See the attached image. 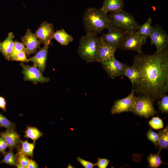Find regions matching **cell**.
<instances>
[{
    "label": "cell",
    "mask_w": 168,
    "mask_h": 168,
    "mask_svg": "<svg viewBox=\"0 0 168 168\" xmlns=\"http://www.w3.org/2000/svg\"><path fill=\"white\" fill-rule=\"evenodd\" d=\"M133 65L139 75L132 86L135 93L147 96L154 101L167 92L168 49L152 54H138L134 57Z\"/></svg>",
    "instance_id": "1"
},
{
    "label": "cell",
    "mask_w": 168,
    "mask_h": 168,
    "mask_svg": "<svg viewBox=\"0 0 168 168\" xmlns=\"http://www.w3.org/2000/svg\"><path fill=\"white\" fill-rule=\"evenodd\" d=\"M82 22L87 33L97 35L105 29L113 27L111 25L107 14L100 9L94 7L87 8L82 17Z\"/></svg>",
    "instance_id": "2"
},
{
    "label": "cell",
    "mask_w": 168,
    "mask_h": 168,
    "mask_svg": "<svg viewBox=\"0 0 168 168\" xmlns=\"http://www.w3.org/2000/svg\"><path fill=\"white\" fill-rule=\"evenodd\" d=\"M102 44L100 37L88 33L81 37L77 52L79 56L88 63L96 62L99 49Z\"/></svg>",
    "instance_id": "3"
},
{
    "label": "cell",
    "mask_w": 168,
    "mask_h": 168,
    "mask_svg": "<svg viewBox=\"0 0 168 168\" xmlns=\"http://www.w3.org/2000/svg\"><path fill=\"white\" fill-rule=\"evenodd\" d=\"M107 15L114 27L128 31L138 29L139 25L134 16L125 10L110 12Z\"/></svg>",
    "instance_id": "4"
},
{
    "label": "cell",
    "mask_w": 168,
    "mask_h": 168,
    "mask_svg": "<svg viewBox=\"0 0 168 168\" xmlns=\"http://www.w3.org/2000/svg\"><path fill=\"white\" fill-rule=\"evenodd\" d=\"M145 39L138 30L128 31L119 49L126 50H133L138 54L142 53V49L146 43Z\"/></svg>",
    "instance_id": "5"
},
{
    "label": "cell",
    "mask_w": 168,
    "mask_h": 168,
    "mask_svg": "<svg viewBox=\"0 0 168 168\" xmlns=\"http://www.w3.org/2000/svg\"><path fill=\"white\" fill-rule=\"evenodd\" d=\"M132 112L135 114L148 118L157 113L154 106L153 101L149 97L139 95L136 96L135 102Z\"/></svg>",
    "instance_id": "6"
},
{
    "label": "cell",
    "mask_w": 168,
    "mask_h": 168,
    "mask_svg": "<svg viewBox=\"0 0 168 168\" xmlns=\"http://www.w3.org/2000/svg\"><path fill=\"white\" fill-rule=\"evenodd\" d=\"M151 45H155L156 51L160 52L167 49L168 35L162 28L156 25L152 26V29L149 37Z\"/></svg>",
    "instance_id": "7"
},
{
    "label": "cell",
    "mask_w": 168,
    "mask_h": 168,
    "mask_svg": "<svg viewBox=\"0 0 168 168\" xmlns=\"http://www.w3.org/2000/svg\"><path fill=\"white\" fill-rule=\"evenodd\" d=\"M109 30L100 36L102 42L119 49L128 31L114 27Z\"/></svg>",
    "instance_id": "8"
},
{
    "label": "cell",
    "mask_w": 168,
    "mask_h": 168,
    "mask_svg": "<svg viewBox=\"0 0 168 168\" xmlns=\"http://www.w3.org/2000/svg\"><path fill=\"white\" fill-rule=\"evenodd\" d=\"M136 96L132 88L131 93L126 97L116 100L111 110L112 114H114L124 112H130L134 107Z\"/></svg>",
    "instance_id": "9"
},
{
    "label": "cell",
    "mask_w": 168,
    "mask_h": 168,
    "mask_svg": "<svg viewBox=\"0 0 168 168\" xmlns=\"http://www.w3.org/2000/svg\"><path fill=\"white\" fill-rule=\"evenodd\" d=\"M101 63L108 76L112 79L124 76V71L128 66L127 64L120 62L116 59L115 57Z\"/></svg>",
    "instance_id": "10"
},
{
    "label": "cell",
    "mask_w": 168,
    "mask_h": 168,
    "mask_svg": "<svg viewBox=\"0 0 168 168\" xmlns=\"http://www.w3.org/2000/svg\"><path fill=\"white\" fill-rule=\"evenodd\" d=\"M20 65L22 68V72L24 75V81H30L35 84L38 82L43 83L49 81V78L44 77L42 72L34 65L30 66L24 64L23 62L20 63Z\"/></svg>",
    "instance_id": "11"
},
{
    "label": "cell",
    "mask_w": 168,
    "mask_h": 168,
    "mask_svg": "<svg viewBox=\"0 0 168 168\" xmlns=\"http://www.w3.org/2000/svg\"><path fill=\"white\" fill-rule=\"evenodd\" d=\"M54 27L53 24L44 21L42 22L36 30L35 35L42 43L50 44L52 39Z\"/></svg>",
    "instance_id": "12"
},
{
    "label": "cell",
    "mask_w": 168,
    "mask_h": 168,
    "mask_svg": "<svg viewBox=\"0 0 168 168\" xmlns=\"http://www.w3.org/2000/svg\"><path fill=\"white\" fill-rule=\"evenodd\" d=\"M21 39L22 43L26 47L27 55L35 53L40 44L42 43L29 29L26 30L25 35L21 37Z\"/></svg>",
    "instance_id": "13"
},
{
    "label": "cell",
    "mask_w": 168,
    "mask_h": 168,
    "mask_svg": "<svg viewBox=\"0 0 168 168\" xmlns=\"http://www.w3.org/2000/svg\"><path fill=\"white\" fill-rule=\"evenodd\" d=\"M49 44H44L34 56L29 58V61L32 62L41 72H44L45 69Z\"/></svg>",
    "instance_id": "14"
},
{
    "label": "cell",
    "mask_w": 168,
    "mask_h": 168,
    "mask_svg": "<svg viewBox=\"0 0 168 168\" xmlns=\"http://www.w3.org/2000/svg\"><path fill=\"white\" fill-rule=\"evenodd\" d=\"M116 49L114 47L102 42L97 53L96 62L101 63L112 59L115 57Z\"/></svg>",
    "instance_id": "15"
},
{
    "label": "cell",
    "mask_w": 168,
    "mask_h": 168,
    "mask_svg": "<svg viewBox=\"0 0 168 168\" xmlns=\"http://www.w3.org/2000/svg\"><path fill=\"white\" fill-rule=\"evenodd\" d=\"M0 133L1 136L4 138L9 148L13 149L20 145V135L15 129H6L5 131Z\"/></svg>",
    "instance_id": "16"
},
{
    "label": "cell",
    "mask_w": 168,
    "mask_h": 168,
    "mask_svg": "<svg viewBox=\"0 0 168 168\" xmlns=\"http://www.w3.org/2000/svg\"><path fill=\"white\" fill-rule=\"evenodd\" d=\"M14 34L12 32H9L6 39L0 42V52L2 54L6 59L8 61L9 56L12 51L14 47L13 41Z\"/></svg>",
    "instance_id": "17"
},
{
    "label": "cell",
    "mask_w": 168,
    "mask_h": 168,
    "mask_svg": "<svg viewBox=\"0 0 168 168\" xmlns=\"http://www.w3.org/2000/svg\"><path fill=\"white\" fill-rule=\"evenodd\" d=\"M124 0H104L100 8L105 14L109 12H118L123 10Z\"/></svg>",
    "instance_id": "18"
},
{
    "label": "cell",
    "mask_w": 168,
    "mask_h": 168,
    "mask_svg": "<svg viewBox=\"0 0 168 168\" xmlns=\"http://www.w3.org/2000/svg\"><path fill=\"white\" fill-rule=\"evenodd\" d=\"M52 38L54 39L61 45L63 46L67 45L73 40L72 36L68 34L63 29L54 32Z\"/></svg>",
    "instance_id": "19"
},
{
    "label": "cell",
    "mask_w": 168,
    "mask_h": 168,
    "mask_svg": "<svg viewBox=\"0 0 168 168\" xmlns=\"http://www.w3.org/2000/svg\"><path fill=\"white\" fill-rule=\"evenodd\" d=\"M20 143L21 145V147H20L19 145L16 148H18L22 153L26 156L31 157H33V152L35 147V142L33 141L32 143H29L27 140L22 141L20 140Z\"/></svg>",
    "instance_id": "20"
},
{
    "label": "cell",
    "mask_w": 168,
    "mask_h": 168,
    "mask_svg": "<svg viewBox=\"0 0 168 168\" xmlns=\"http://www.w3.org/2000/svg\"><path fill=\"white\" fill-rule=\"evenodd\" d=\"M152 18L149 17L142 25L139 26L138 31L146 40L149 37L152 29Z\"/></svg>",
    "instance_id": "21"
},
{
    "label": "cell",
    "mask_w": 168,
    "mask_h": 168,
    "mask_svg": "<svg viewBox=\"0 0 168 168\" xmlns=\"http://www.w3.org/2000/svg\"><path fill=\"white\" fill-rule=\"evenodd\" d=\"M13 149L9 148L8 152H6L2 155L3 158L0 161V164L3 163L11 166H16L17 159L16 155L14 154Z\"/></svg>",
    "instance_id": "22"
},
{
    "label": "cell",
    "mask_w": 168,
    "mask_h": 168,
    "mask_svg": "<svg viewBox=\"0 0 168 168\" xmlns=\"http://www.w3.org/2000/svg\"><path fill=\"white\" fill-rule=\"evenodd\" d=\"M124 76L128 78L133 86L138 80L139 76L138 71L133 65L131 66H128L124 71Z\"/></svg>",
    "instance_id": "23"
},
{
    "label": "cell",
    "mask_w": 168,
    "mask_h": 168,
    "mask_svg": "<svg viewBox=\"0 0 168 168\" xmlns=\"http://www.w3.org/2000/svg\"><path fill=\"white\" fill-rule=\"evenodd\" d=\"M25 138H30L35 142L38 138L43 135V133L35 127L27 126L25 132Z\"/></svg>",
    "instance_id": "24"
},
{
    "label": "cell",
    "mask_w": 168,
    "mask_h": 168,
    "mask_svg": "<svg viewBox=\"0 0 168 168\" xmlns=\"http://www.w3.org/2000/svg\"><path fill=\"white\" fill-rule=\"evenodd\" d=\"M159 135L158 146L159 150L168 149V127L167 126L163 130L158 133Z\"/></svg>",
    "instance_id": "25"
},
{
    "label": "cell",
    "mask_w": 168,
    "mask_h": 168,
    "mask_svg": "<svg viewBox=\"0 0 168 168\" xmlns=\"http://www.w3.org/2000/svg\"><path fill=\"white\" fill-rule=\"evenodd\" d=\"M161 150L156 154H150L147 157L149 166L152 168H156L162 164H165L161 160L160 152Z\"/></svg>",
    "instance_id": "26"
},
{
    "label": "cell",
    "mask_w": 168,
    "mask_h": 168,
    "mask_svg": "<svg viewBox=\"0 0 168 168\" xmlns=\"http://www.w3.org/2000/svg\"><path fill=\"white\" fill-rule=\"evenodd\" d=\"M14 43V47L12 51L9 55L8 61L11 60L13 61L17 54L21 51H23L26 54H27L26 47L22 43L15 40Z\"/></svg>",
    "instance_id": "27"
},
{
    "label": "cell",
    "mask_w": 168,
    "mask_h": 168,
    "mask_svg": "<svg viewBox=\"0 0 168 168\" xmlns=\"http://www.w3.org/2000/svg\"><path fill=\"white\" fill-rule=\"evenodd\" d=\"M0 127L5 128L6 129H15L16 125L0 113Z\"/></svg>",
    "instance_id": "28"
},
{
    "label": "cell",
    "mask_w": 168,
    "mask_h": 168,
    "mask_svg": "<svg viewBox=\"0 0 168 168\" xmlns=\"http://www.w3.org/2000/svg\"><path fill=\"white\" fill-rule=\"evenodd\" d=\"M157 103L158 109L163 113H168V96L164 95Z\"/></svg>",
    "instance_id": "29"
},
{
    "label": "cell",
    "mask_w": 168,
    "mask_h": 168,
    "mask_svg": "<svg viewBox=\"0 0 168 168\" xmlns=\"http://www.w3.org/2000/svg\"><path fill=\"white\" fill-rule=\"evenodd\" d=\"M17 153L16 154L17 160L21 164L24 168H27L29 164V157L22 153L18 148Z\"/></svg>",
    "instance_id": "30"
},
{
    "label": "cell",
    "mask_w": 168,
    "mask_h": 168,
    "mask_svg": "<svg viewBox=\"0 0 168 168\" xmlns=\"http://www.w3.org/2000/svg\"><path fill=\"white\" fill-rule=\"evenodd\" d=\"M149 124L152 128L155 129H161L163 127L162 120L157 117L152 118L149 121Z\"/></svg>",
    "instance_id": "31"
},
{
    "label": "cell",
    "mask_w": 168,
    "mask_h": 168,
    "mask_svg": "<svg viewBox=\"0 0 168 168\" xmlns=\"http://www.w3.org/2000/svg\"><path fill=\"white\" fill-rule=\"evenodd\" d=\"M147 136L148 139L152 142L156 146H158L159 135L158 133L150 129L147 132Z\"/></svg>",
    "instance_id": "32"
},
{
    "label": "cell",
    "mask_w": 168,
    "mask_h": 168,
    "mask_svg": "<svg viewBox=\"0 0 168 168\" xmlns=\"http://www.w3.org/2000/svg\"><path fill=\"white\" fill-rule=\"evenodd\" d=\"M77 161L79 162L85 168H93L96 166V164L81 158L79 156L77 157Z\"/></svg>",
    "instance_id": "33"
},
{
    "label": "cell",
    "mask_w": 168,
    "mask_h": 168,
    "mask_svg": "<svg viewBox=\"0 0 168 168\" xmlns=\"http://www.w3.org/2000/svg\"><path fill=\"white\" fill-rule=\"evenodd\" d=\"M110 160L106 158H102L98 157L97 161L96 164L99 168H106L108 166Z\"/></svg>",
    "instance_id": "34"
},
{
    "label": "cell",
    "mask_w": 168,
    "mask_h": 168,
    "mask_svg": "<svg viewBox=\"0 0 168 168\" xmlns=\"http://www.w3.org/2000/svg\"><path fill=\"white\" fill-rule=\"evenodd\" d=\"M26 54L25 52L21 51L17 54L14 60L17 61H20L22 62H25L28 63L30 61L29 59H28L26 58Z\"/></svg>",
    "instance_id": "35"
},
{
    "label": "cell",
    "mask_w": 168,
    "mask_h": 168,
    "mask_svg": "<svg viewBox=\"0 0 168 168\" xmlns=\"http://www.w3.org/2000/svg\"><path fill=\"white\" fill-rule=\"evenodd\" d=\"M7 147V143L4 138L0 136V153L3 155L5 152Z\"/></svg>",
    "instance_id": "36"
},
{
    "label": "cell",
    "mask_w": 168,
    "mask_h": 168,
    "mask_svg": "<svg viewBox=\"0 0 168 168\" xmlns=\"http://www.w3.org/2000/svg\"><path fill=\"white\" fill-rule=\"evenodd\" d=\"M38 167V164L35 161L29 158V164L27 168H37Z\"/></svg>",
    "instance_id": "37"
},
{
    "label": "cell",
    "mask_w": 168,
    "mask_h": 168,
    "mask_svg": "<svg viewBox=\"0 0 168 168\" xmlns=\"http://www.w3.org/2000/svg\"><path fill=\"white\" fill-rule=\"evenodd\" d=\"M6 102L5 99L0 96V108H1L3 112L6 111L7 110L6 108Z\"/></svg>",
    "instance_id": "38"
},
{
    "label": "cell",
    "mask_w": 168,
    "mask_h": 168,
    "mask_svg": "<svg viewBox=\"0 0 168 168\" xmlns=\"http://www.w3.org/2000/svg\"><path fill=\"white\" fill-rule=\"evenodd\" d=\"M16 166L17 168H24L21 164L17 160Z\"/></svg>",
    "instance_id": "39"
},
{
    "label": "cell",
    "mask_w": 168,
    "mask_h": 168,
    "mask_svg": "<svg viewBox=\"0 0 168 168\" xmlns=\"http://www.w3.org/2000/svg\"><path fill=\"white\" fill-rule=\"evenodd\" d=\"M1 136V133L0 132V136Z\"/></svg>",
    "instance_id": "40"
}]
</instances>
